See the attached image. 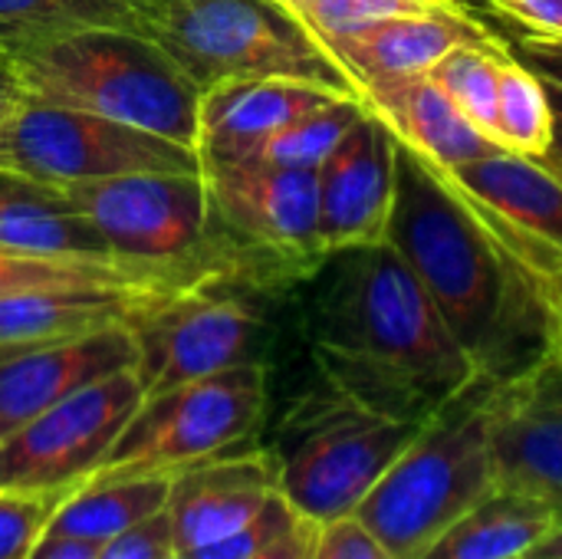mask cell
I'll list each match as a JSON object with an SVG mask.
<instances>
[{
    "mask_svg": "<svg viewBox=\"0 0 562 559\" xmlns=\"http://www.w3.org/2000/svg\"><path fill=\"white\" fill-rule=\"evenodd\" d=\"M385 241L412 267L477 376L510 382L557 349V316L533 270L435 165L402 142H395Z\"/></svg>",
    "mask_w": 562,
    "mask_h": 559,
    "instance_id": "obj_1",
    "label": "cell"
},
{
    "mask_svg": "<svg viewBox=\"0 0 562 559\" xmlns=\"http://www.w3.org/2000/svg\"><path fill=\"white\" fill-rule=\"evenodd\" d=\"M313 297V346L326 382L362 405L428 422L477 379L431 297L389 244L336 250Z\"/></svg>",
    "mask_w": 562,
    "mask_h": 559,
    "instance_id": "obj_2",
    "label": "cell"
},
{
    "mask_svg": "<svg viewBox=\"0 0 562 559\" xmlns=\"http://www.w3.org/2000/svg\"><path fill=\"white\" fill-rule=\"evenodd\" d=\"M23 96L105 115L198 148L201 89L132 30H82L3 53Z\"/></svg>",
    "mask_w": 562,
    "mask_h": 559,
    "instance_id": "obj_3",
    "label": "cell"
},
{
    "mask_svg": "<svg viewBox=\"0 0 562 559\" xmlns=\"http://www.w3.org/2000/svg\"><path fill=\"white\" fill-rule=\"evenodd\" d=\"M497 382L477 376L445 402L356 507V521L398 559L425 550L497 491L487 409Z\"/></svg>",
    "mask_w": 562,
    "mask_h": 559,
    "instance_id": "obj_4",
    "label": "cell"
},
{
    "mask_svg": "<svg viewBox=\"0 0 562 559\" xmlns=\"http://www.w3.org/2000/svg\"><path fill=\"white\" fill-rule=\"evenodd\" d=\"M145 36L201 92L221 82L296 79L359 96L313 33L277 0H161Z\"/></svg>",
    "mask_w": 562,
    "mask_h": 559,
    "instance_id": "obj_5",
    "label": "cell"
},
{
    "mask_svg": "<svg viewBox=\"0 0 562 559\" xmlns=\"http://www.w3.org/2000/svg\"><path fill=\"white\" fill-rule=\"evenodd\" d=\"M422 425L382 415L326 382L283 422L277 491L319 527L352 517Z\"/></svg>",
    "mask_w": 562,
    "mask_h": 559,
    "instance_id": "obj_6",
    "label": "cell"
},
{
    "mask_svg": "<svg viewBox=\"0 0 562 559\" xmlns=\"http://www.w3.org/2000/svg\"><path fill=\"white\" fill-rule=\"evenodd\" d=\"M267 405V376L237 362L207 379L151 395L132 415L102 474H178L247 441ZM95 471V474H99Z\"/></svg>",
    "mask_w": 562,
    "mask_h": 559,
    "instance_id": "obj_7",
    "label": "cell"
},
{
    "mask_svg": "<svg viewBox=\"0 0 562 559\" xmlns=\"http://www.w3.org/2000/svg\"><path fill=\"white\" fill-rule=\"evenodd\" d=\"M0 168L69 188L132 171H201V155L105 115L26 99L0 128Z\"/></svg>",
    "mask_w": 562,
    "mask_h": 559,
    "instance_id": "obj_8",
    "label": "cell"
},
{
    "mask_svg": "<svg viewBox=\"0 0 562 559\" xmlns=\"http://www.w3.org/2000/svg\"><path fill=\"white\" fill-rule=\"evenodd\" d=\"M63 194L132 267L178 280L207 247L211 201L201 171H132L69 185Z\"/></svg>",
    "mask_w": 562,
    "mask_h": 559,
    "instance_id": "obj_9",
    "label": "cell"
},
{
    "mask_svg": "<svg viewBox=\"0 0 562 559\" xmlns=\"http://www.w3.org/2000/svg\"><path fill=\"white\" fill-rule=\"evenodd\" d=\"M145 402L138 369L105 376L0 438V491L63 497L89 481Z\"/></svg>",
    "mask_w": 562,
    "mask_h": 559,
    "instance_id": "obj_10",
    "label": "cell"
},
{
    "mask_svg": "<svg viewBox=\"0 0 562 559\" xmlns=\"http://www.w3.org/2000/svg\"><path fill=\"white\" fill-rule=\"evenodd\" d=\"M257 323L250 300L211 277L151 303L132 323L145 399L247 362Z\"/></svg>",
    "mask_w": 562,
    "mask_h": 559,
    "instance_id": "obj_11",
    "label": "cell"
},
{
    "mask_svg": "<svg viewBox=\"0 0 562 559\" xmlns=\"http://www.w3.org/2000/svg\"><path fill=\"white\" fill-rule=\"evenodd\" d=\"M211 217L234 241L260 250L296 277L323 267L316 241V171L257 158H201Z\"/></svg>",
    "mask_w": 562,
    "mask_h": 559,
    "instance_id": "obj_12",
    "label": "cell"
},
{
    "mask_svg": "<svg viewBox=\"0 0 562 559\" xmlns=\"http://www.w3.org/2000/svg\"><path fill=\"white\" fill-rule=\"evenodd\" d=\"M497 488L543 501L562 524V356L497 382L487 409Z\"/></svg>",
    "mask_w": 562,
    "mask_h": 559,
    "instance_id": "obj_13",
    "label": "cell"
},
{
    "mask_svg": "<svg viewBox=\"0 0 562 559\" xmlns=\"http://www.w3.org/2000/svg\"><path fill=\"white\" fill-rule=\"evenodd\" d=\"M494 234L547 277L562 267V178L530 155L501 148L477 161L441 171Z\"/></svg>",
    "mask_w": 562,
    "mask_h": 559,
    "instance_id": "obj_14",
    "label": "cell"
},
{
    "mask_svg": "<svg viewBox=\"0 0 562 559\" xmlns=\"http://www.w3.org/2000/svg\"><path fill=\"white\" fill-rule=\"evenodd\" d=\"M316 241L329 257L346 247L385 241L395 204V135L366 115L316 168Z\"/></svg>",
    "mask_w": 562,
    "mask_h": 559,
    "instance_id": "obj_15",
    "label": "cell"
},
{
    "mask_svg": "<svg viewBox=\"0 0 562 559\" xmlns=\"http://www.w3.org/2000/svg\"><path fill=\"white\" fill-rule=\"evenodd\" d=\"M122 369H138V339L132 323L0 349V438Z\"/></svg>",
    "mask_w": 562,
    "mask_h": 559,
    "instance_id": "obj_16",
    "label": "cell"
},
{
    "mask_svg": "<svg viewBox=\"0 0 562 559\" xmlns=\"http://www.w3.org/2000/svg\"><path fill=\"white\" fill-rule=\"evenodd\" d=\"M277 494L273 451H224L171 474L168 524L178 554L224 540Z\"/></svg>",
    "mask_w": 562,
    "mask_h": 559,
    "instance_id": "obj_17",
    "label": "cell"
},
{
    "mask_svg": "<svg viewBox=\"0 0 562 559\" xmlns=\"http://www.w3.org/2000/svg\"><path fill=\"white\" fill-rule=\"evenodd\" d=\"M481 40H491L487 26L471 20L464 7H438L425 13H398L375 20L356 33L323 43V49L359 92L382 79L422 76L454 46Z\"/></svg>",
    "mask_w": 562,
    "mask_h": 559,
    "instance_id": "obj_18",
    "label": "cell"
},
{
    "mask_svg": "<svg viewBox=\"0 0 562 559\" xmlns=\"http://www.w3.org/2000/svg\"><path fill=\"white\" fill-rule=\"evenodd\" d=\"M359 99L372 115L382 119L395 142L412 148L438 171H451L504 148L484 135L428 72L372 82L359 89Z\"/></svg>",
    "mask_w": 562,
    "mask_h": 559,
    "instance_id": "obj_19",
    "label": "cell"
},
{
    "mask_svg": "<svg viewBox=\"0 0 562 559\" xmlns=\"http://www.w3.org/2000/svg\"><path fill=\"white\" fill-rule=\"evenodd\" d=\"M342 92L296 82V79H250L221 82L201 92L198 109V155L201 158H240L260 142L319 109Z\"/></svg>",
    "mask_w": 562,
    "mask_h": 559,
    "instance_id": "obj_20",
    "label": "cell"
},
{
    "mask_svg": "<svg viewBox=\"0 0 562 559\" xmlns=\"http://www.w3.org/2000/svg\"><path fill=\"white\" fill-rule=\"evenodd\" d=\"M178 287L181 283L66 287V290H30V293L3 297L0 349L66 339L112 323H135V316H142L151 303H158Z\"/></svg>",
    "mask_w": 562,
    "mask_h": 559,
    "instance_id": "obj_21",
    "label": "cell"
},
{
    "mask_svg": "<svg viewBox=\"0 0 562 559\" xmlns=\"http://www.w3.org/2000/svg\"><path fill=\"white\" fill-rule=\"evenodd\" d=\"M0 250L59 260L125 264L66 201L63 188L0 168ZM132 267V264H128Z\"/></svg>",
    "mask_w": 562,
    "mask_h": 559,
    "instance_id": "obj_22",
    "label": "cell"
},
{
    "mask_svg": "<svg viewBox=\"0 0 562 559\" xmlns=\"http://www.w3.org/2000/svg\"><path fill=\"white\" fill-rule=\"evenodd\" d=\"M171 474H92L89 481L66 491L46 534L72 537L86 544H105L168 507Z\"/></svg>",
    "mask_w": 562,
    "mask_h": 559,
    "instance_id": "obj_23",
    "label": "cell"
},
{
    "mask_svg": "<svg viewBox=\"0 0 562 559\" xmlns=\"http://www.w3.org/2000/svg\"><path fill=\"white\" fill-rule=\"evenodd\" d=\"M553 527H560L553 507L497 488L458 517L422 559H524Z\"/></svg>",
    "mask_w": 562,
    "mask_h": 559,
    "instance_id": "obj_24",
    "label": "cell"
},
{
    "mask_svg": "<svg viewBox=\"0 0 562 559\" xmlns=\"http://www.w3.org/2000/svg\"><path fill=\"white\" fill-rule=\"evenodd\" d=\"M161 0H0V53L82 33L132 30L148 33Z\"/></svg>",
    "mask_w": 562,
    "mask_h": 559,
    "instance_id": "obj_25",
    "label": "cell"
},
{
    "mask_svg": "<svg viewBox=\"0 0 562 559\" xmlns=\"http://www.w3.org/2000/svg\"><path fill=\"white\" fill-rule=\"evenodd\" d=\"M125 283H178L158 270L99 260H59L0 250V300L30 290H66V287H125ZM184 287V283H181Z\"/></svg>",
    "mask_w": 562,
    "mask_h": 559,
    "instance_id": "obj_26",
    "label": "cell"
},
{
    "mask_svg": "<svg viewBox=\"0 0 562 559\" xmlns=\"http://www.w3.org/2000/svg\"><path fill=\"white\" fill-rule=\"evenodd\" d=\"M494 138L517 152L540 158L553 138V109L543 79L517 63L507 46L501 59V89H497V122H494Z\"/></svg>",
    "mask_w": 562,
    "mask_h": 559,
    "instance_id": "obj_27",
    "label": "cell"
},
{
    "mask_svg": "<svg viewBox=\"0 0 562 559\" xmlns=\"http://www.w3.org/2000/svg\"><path fill=\"white\" fill-rule=\"evenodd\" d=\"M362 115H366V102L359 96H336L323 102L319 109L300 115L296 122H290L286 128H280L277 135H270L250 155H240V158L316 171Z\"/></svg>",
    "mask_w": 562,
    "mask_h": 559,
    "instance_id": "obj_28",
    "label": "cell"
},
{
    "mask_svg": "<svg viewBox=\"0 0 562 559\" xmlns=\"http://www.w3.org/2000/svg\"><path fill=\"white\" fill-rule=\"evenodd\" d=\"M501 59H504V43L491 36L481 43L454 46L445 59H438L428 69V76L445 89V96L491 138H494V122H497Z\"/></svg>",
    "mask_w": 562,
    "mask_h": 559,
    "instance_id": "obj_29",
    "label": "cell"
},
{
    "mask_svg": "<svg viewBox=\"0 0 562 559\" xmlns=\"http://www.w3.org/2000/svg\"><path fill=\"white\" fill-rule=\"evenodd\" d=\"M438 7H461L454 0H306L293 16L313 33L323 46L346 33H356L375 20L398 16V13H425Z\"/></svg>",
    "mask_w": 562,
    "mask_h": 559,
    "instance_id": "obj_30",
    "label": "cell"
},
{
    "mask_svg": "<svg viewBox=\"0 0 562 559\" xmlns=\"http://www.w3.org/2000/svg\"><path fill=\"white\" fill-rule=\"evenodd\" d=\"M303 521V514L277 491L257 517H250L244 527H237L234 534H227L217 544L201 547L198 554H191L194 559H250L257 557L260 550H267L273 540H280L283 534H290L296 524Z\"/></svg>",
    "mask_w": 562,
    "mask_h": 559,
    "instance_id": "obj_31",
    "label": "cell"
},
{
    "mask_svg": "<svg viewBox=\"0 0 562 559\" xmlns=\"http://www.w3.org/2000/svg\"><path fill=\"white\" fill-rule=\"evenodd\" d=\"M59 497L0 491V559H30Z\"/></svg>",
    "mask_w": 562,
    "mask_h": 559,
    "instance_id": "obj_32",
    "label": "cell"
},
{
    "mask_svg": "<svg viewBox=\"0 0 562 559\" xmlns=\"http://www.w3.org/2000/svg\"><path fill=\"white\" fill-rule=\"evenodd\" d=\"M310 559H398L389 547H382L356 517H342L323 524L313 544Z\"/></svg>",
    "mask_w": 562,
    "mask_h": 559,
    "instance_id": "obj_33",
    "label": "cell"
},
{
    "mask_svg": "<svg viewBox=\"0 0 562 559\" xmlns=\"http://www.w3.org/2000/svg\"><path fill=\"white\" fill-rule=\"evenodd\" d=\"M168 554H175V544H171L168 514L161 511L158 517L99 544L95 559H165Z\"/></svg>",
    "mask_w": 562,
    "mask_h": 559,
    "instance_id": "obj_34",
    "label": "cell"
},
{
    "mask_svg": "<svg viewBox=\"0 0 562 559\" xmlns=\"http://www.w3.org/2000/svg\"><path fill=\"white\" fill-rule=\"evenodd\" d=\"M504 46H507V53L517 63H524L537 76L562 86V36H557V33H537V30H520Z\"/></svg>",
    "mask_w": 562,
    "mask_h": 559,
    "instance_id": "obj_35",
    "label": "cell"
},
{
    "mask_svg": "<svg viewBox=\"0 0 562 559\" xmlns=\"http://www.w3.org/2000/svg\"><path fill=\"white\" fill-rule=\"evenodd\" d=\"M316 534H319V524L303 517L290 534H283L280 540H273L267 550H260L257 557L250 559H310L313 544H316Z\"/></svg>",
    "mask_w": 562,
    "mask_h": 559,
    "instance_id": "obj_36",
    "label": "cell"
},
{
    "mask_svg": "<svg viewBox=\"0 0 562 559\" xmlns=\"http://www.w3.org/2000/svg\"><path fill=\"white\" fill-rule=\"evenodd\" d=\"M99 544H86V540H72V537H56V534H43V540L33 547L30 559H95Z\"/></svg>",
    "mask_w": 562,
    "mask_h": 559,
    "instance_id": "obj_37",
    "label": "cell"
},
{
    "mask_svg": "<svg viewBox=\"0 0 562 559\" xmlns=\"http://www.w3.org/2000/svg\"><path fill=\"white\" fill-rule=\"evenodd\" d=\"M543 79V76H540ZM543 86H547V96H550V109H553V138H550V145H547V152L537 158L543 168H550L557 178H562V86L560 82H550V79H543Z\"/></svg>",
    "mask_w": 562,
    "mask_h": 559,
    "instance_id": "obj_38",
    "label": "cell"
},
{
    "mask_svg": "<svg viewBox=\"0 0 562 559\" xmlns=\"http://www.w3.org/2000/svg\"><path fill=\"white\" fill-rule=\"evenodd\" d=\"M23 102H26L23 86H20L16 72L10 69L7 56L0 53V128H3V122H7V119H10Z\"/></svg>",
    "mask_w": 562,
    "mask_h": 559,
    "instance_id": "obj_39",
    "label": "cell"
},
{
    "mask_svg": "<svg viewBox=\"0 0 562 559\" xmlns=\"http://www.w3.org/2000/svg\"><path fill=\"white\" fill-rule=\"evenodd\" d=\"M540 290H543V300L553 310L557 323H562V267L553 270V273H547V277H540Z\"/></svg>",
    "mask_w": 562,
    "mask_h": 559,
    "instance_id": "obj_40",
    "label": "cell"
},
{
    "mask_svg": "<svg viewBox=\"0 0 562 559\" xmlns=\"http://www.w3.org/2000/svg\"><path fill=\"white\" fill-rule=\"evenodd\" d=\"M527 557H537V559H562V524L560 527H553Z\"/></svg>",
    "mask_w": 562,
    "mask_h": 559,
    "instance_id": "obj_41",
    "label": "cell"
},
{
    "mask_svg": "<svg viewBox=\"0 0 562 559\" xmlns=\"http://www.w3.org/2000/svg\"><path fill=\"white\" fill-rule=\"evenodd\" d=\"M491 3H494L497 10H504V13H510V10H514L517 3H524V0H491Z\"/></svg>",
    "mask_w": 562,
    "mask_h": 559,
    "instance_id": "obj_42",
    "label": "cell"
},
{
    "mask_svg": "<svg viewBox=\"0 0 562 559\" xmlns=\"http://www.w3.org/2000/svg\"><path fill=\"white\" fill-rule=\"evenodd\" d=\"M277 3H280V7H286L290 13H296V10H300V7H303L306 0H277Z\"/></svg>",
    "mask_w": 562,
    "mask_h": 559,
    "instance_id": "obj_43",
    "label": "cell"
},
{
    "mask_svg": "<svg viewBox=\"0 0 562 559\" xmlns=\"http://www.w3.org/2000/svg\"><path fill=\"white\" fill-rule=\"evenodd\" d=\"M553 353H560L562 356V323H557V349Z\"/></svg>",
    "mask_w": 562,
    "mask_h": 559,
    "instance_id": "obj_44",
    "label": "cell"
},
{
    "mask_svg": "<svg viewBox=\"0 0 562 559\" xmlns=\"http://www.w3.org/2000/svg\"><path fill=\"white\" fill-rule=\"evenodd\" d=\"M165 559H194V557H191V554H178V550H175V554H168Z\"/></svg>",
    "mask_w": 562,
    "mask_h": 559,
    "instance_id": "obj_45",
    "label": "cell"
},
{
    "mask_svg": "<svg viewBox=\"0 0 562 559\" xmlns=\"http://www.w3.org/2000/svg\"><path fill=\"white\" fill-rule=\"evenodd\" d=\"M524 559H537V557H524Z\"/></svg>",
    "mask_w": 562,
    "mask_h": 559,
    "instance_id": "obj_46",
    "label": "cell"
},
{
    "mask_svg": "<svg viewBox=\"0 0 562 559\" xmlns=\"http://www.w3.org/2000/svg\"><path fill=\"white\" fill-rule=\"evenodd\" d=\"M454 3H461V0H454Z\"/></svg>",
    "mask_w": 562,
    "mask_h": 559,
    "instance_id": "obj_47",
    "label": "cell"
}]
</instances>
